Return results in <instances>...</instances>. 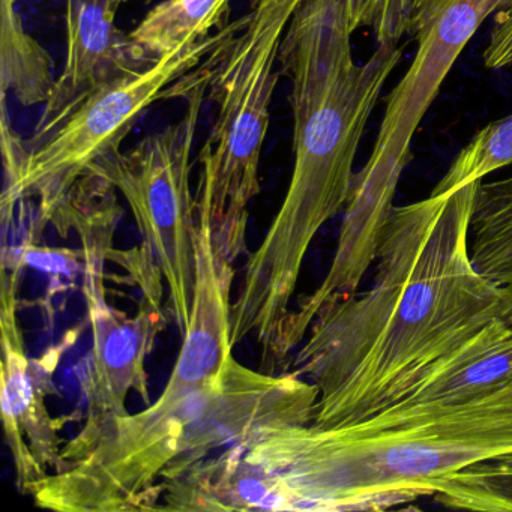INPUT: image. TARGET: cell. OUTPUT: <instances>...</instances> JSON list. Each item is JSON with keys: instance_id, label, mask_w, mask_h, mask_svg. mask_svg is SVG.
Returning <instances> with one entry per match:
<instances>
[{"instance_id": "obj_1", "label": "cell", "mask_w": 512, "mask_h": 512, "mask_svg": "<svg viewBox=\"0 0 512 512\" xmlns=\"http://www.w3.org/2000/svg\"><path fill=\"white\" fill-rule=\"evenodd\" d=\"M479 182L395 206L377 247L373 286L316 317L284 370L319 389L311 424L346 427L379 415L505 316L502 286L470 260Z\"/></svg>"}, {"instance_id": "obj_2", "label": "cell", "mask_w": 512, "mask_h": 512, "mask_svg": "<svg viewBox=\"0 0 512 512\" xmlns=\"http://www.w3.org/2000/svg\"><path fill=\"white\" fill-rule=\"evenodd\" d=\"M512 455V383L386 428H265L205 461L217 511L386 509L436 496L473 464Z\"/></svg>"}, {"instance_id": "obj_3", "label": "cell", "mask_w": 512, "mask_h": 512, "mask_svg": "<svg viewBox=\"0 0 512 512\" xmlns=\"http://www.w3.org/2000/svg\"><path fill=\"white\" fill-rule=\"evenodd\" d=\"M317 400L310 380L251 370L232 355L220 376L191 394L82 428L26 496L53 511H158L167 482L257 431L311 424Z\"/></svg>"}, {"instance_id": "obj_4", "label": "cell", "mask_w": 512, "mask_h": 512, "mask_svg": "<svg viewBox=\"0 0 512 512\" xmlns=\"http://www.w3.org/2000/svg\"><path fill=\"white\" fill-rule=\"evenodd\" d=\"M401 56L398 44H377L368 61L292 112L289 188L265 238L248 256L230 316L233 346L253 338L268 367L275 365L305 256L319 230L346 208L359 143Z\"/></svg>"}, {"instance_id": "obj_5", "label": "cell", "mask_w": 512, "mask_h": 512, "mask_svg": "<svg viewBox=\"0 0 512 512\" xmlns=\"http://www.w3.org/2000/svg\"><path fill=\"white\" fill-rule=\"evenodd\" d=\"M301 0H248L245 16L223 28L209 53V98L217 104L199 154L196 197L209 206L212 238L235 263L247 248L248 206L259 194V167L280 79L281 43Z\"/></svg>"}, {"instance_id": "obj_6", "label": "cell", "mask_w": 512, "mask_h": 512, "mask_svg": "<svg viewBox=\"0 0 512 512\" xmlns=\"http://www.w3.org/2000/svg\"><path fill=\"white\" fill-rule=\"evenodd\" d=\"M221 38L223 28L101 89L41 142L26 143L20 175L5 185L2 194V224L14 223L22 200H35L37 229L55 227L76 182L95 164L121 151L125 137L152 104L161 98L184 97L194 71Z\"/></svg>"}, {"instance_id": "obj_7", "label": "cell", "mask_w": 512, "mask_h": 512, "mask_svg": "<svg viewBox=\"0 0 512 512\" xmlns=\"http://www.w3.org/2000/svg\"><path fill=\"white\" fill-rule=\"evenodd\" d=\"M208 56L191 77L182 97L187 110L178 122L89 170L112 182L130 206L142 233L140 250L154 260L166 280L170 311L182 335L196 290L197 212L191 172L197 125L211 80Z\"/></svg>"}, {"instance_id": "obj_8", "label": "cell", "mask_w": 512, "mask_h": 512, "mask_svg": "<svg viewBox=\"0 0 512 512\" xmlns=\"http://www.w3.org/2000/svg\"><path fill=\"white\" fill-rule=\"evenodd\" d=\"M511 0H434L415 31V59L388 97L370 160L356 184L397 193L412 160V140L458 56L482 23Z\"/></svg>"}, {"instance_id": "obj_9", "label": "cell", "mask_w": 512, "mask_h": 512, "mask_svg": "<svg viewBox=\"0 0 512 512\" xmlns=\"http://www.w3.org/2000/svg\"><path fill=\"white\" fill-rule=\"evenodd\" d=\"M113 233H80L83 295L92 331V349L82 376L86 419L82 428H95L127 415V398L136 392L151 404L146 359L166 325L163 307L143 304L134 316L107 304L104 265L113 251Z\"/></svg>"}, {"instance_id": "obj_10", "label": "cell", "mask_w": 512, "mask_h": 512, "mask_svg": "<svg viewBox=\"0 0 512 512\" xmlns=\"http://www.w3.org/2000/svg\"><path fill=\"white\" fill-rule=\"evenodd\" d=\"M20 268H2L0 331H2V419L5 439L16 467L20 493L58 466L62 446L61 419L50 415L47 397L55 392L52 374L59 352L44 361L29 358L19 323Z\"/></svg>"}, {"instance_id": "obj_11", "label": "cell", "mask_w": 512, "mask_h": 512, "mask_svg": "<svg viewBox=\"0 0 512 512\" xmlns=\"http://www.w3.org/2000/svg\"><path fill=\"white\" fill-rule=\"evenodd\" d=\"M113 0H67V58L28 145L61 127L89 97L151 67L116 26Z\"/></svg>"}, {"instance_id": "obj_12", "label": "cell", "mask_w": 512, "mask_h": 512, "mask_svg": "<svg viewBox=\"0 0 512 512\" xmlns=\"http://www.w3.org/2000/svg\"><path fill=\"white\" fill-rule=\"evenodd\" d=\"M509 383L512 323L502 317L437 362L388 409L359 424L368 428L394 427L479 400Z\"/></svg>"}, {"instance_id": "obj_13", "label": "cell", "mask_w": 512, "mask_h": 512, "mask_svg": "<svg viewBox=\"0 0 512 512\" xmlns=\"http://www.w3.org/2000/svg\"><path fill=\"white\" fill-rule=\"evenodd\" d=\"M349 0H301L281 43L280 73L292 83L290 106L322 97L355 68Z\"/></svg>"}, {"instance_id": "obj_14", "label": "cell", "mask_w": 512, "mask_h": 512, "mask_svg": "<svg viewBox=\"0 0 512 512\" xmlns=\"http://www.w3.org/2000/svg\"><path fill=\"white\" fill-rule=\"evenodd\" d=\"M232 0H163L131 32L140 55L149 64L181 47L211 37L227 25Z\"/></svg>"}, {"instance_id": "obj_15", "label": "cell", "mask_w": 512, "mask_h": 512, "mask_svg": "<svg viewBox=\"0 0 512 512\" xmlns=\"http://www.w3.org/2000/svg\"><path fill=\"white\" fill-rule=\"evenodd\" d=\"M49 52L26 32L16 0H0V86L22 106L46 104L55 88Z\"/></svg>"}, {"instance_id": "obj_16", "label": "cell", "mask_w": 512, "mask_h": 512, "mask_svg": "<svg viewBox=\"0 0 512 512\" xmlns=\"http://www.w3.org/2000/svg\"><path fill=\"white\" fill-rule=\"evenodd\" d=\"M470 260L502 286L512 277V178L479 182L469 226Z\"/></svg>"}, {"instance_id": "obj_17", "label": "cell", "mask_w": 512, "mask_h": 512, "mask_svg": "<svg viewBox=\"0 0 512 512\" xmlns=\"http://www.w3.org/2000/svg\"><path fill=\"white\" fill-rule=\"evenodd\" d=\"M434 497L448 508L511 512L512 455L467 467Z\"/></svg>"}, {"instance_id": "obj_18", "label": "cell", "mask_w": 512, "mask_h": 512, "mask_svg": "<svg viewBox=\"0 0 512 512\" xmlns=\"http://www.w3.org/2000/svg\"><path fill=\"white\" fill-rule=\"evenodd\" d=\"M512 164V115L491 122L461 149L433 196L454 193Z\"/></svg>"}, {"instance_id": "obj_19", "label": "cell", "mask_w": 512, "mask_h": 512, "mask_svg": "<svg viewBox=\"0 0 512 512\" xmlns=\"http://www.w3.org/2000/svg\"><path fill=\"white\" fill-rule=\"evenodd\" d=\"M484 64L490 70L512 67V0L494 17L490 41L485 47Z\"/></svg>"}, {"instance_id": "obj_20", "label": "cell", "mask_w": 512, "mask_h": 512, "mask_svg": "<svg viewBox=\"0 0 512 512\" xmlns=\"http://www.w3.org/2000/svg\"><path fill=\"white\" fill-rule=\"evenodd\" d=\"M377 2L379 0H349L350 22H352L353 31L361 26L370 28L374 13H376Z\"/></svg>"}, {"instance_id": "obj_21", "label": "cell", "mask_w": 512, "mask_h": 512, "mask_svg": "<svg viewBox=\"0 0 512 512\" xmlns=\"http://www.w3.org/2000/svg\"><path fill=\"white\" fill-rule=\"evenodd\" d=\"M383 4L397 13L419 16L433 4V0H383Z\"/></svg>"}, {"instance_id": "obj_22", "label": "cell", "mask_w": 512, "mask_h": 512, "mask_svg": "<svg viewBox=\"0 0 512 512\" xmlns=\"http://www.w3.org/2000/svg\"><path fill=\"white\" fill-rule=\"evenodd\" d=\"M503 295H505L506 310L503 319L508 320L512 323V277L508 278L505 283L502 284Z\"/></svg>"}, {"instance_id": "obj_23", "label": "cell", "mask_w": 512, "mask_h": 512, "mask_svg": "<svg viewBox=\"0 0 512 512\" xmlns=\"http://www.w3.org/2000/svg\"><path fill=\"white\" fill-rule=\"evenodd\" d=\"M127 2H130V0H113V4H115V7H121L122 4H127Z\"/></svg>"}]
</instances>
